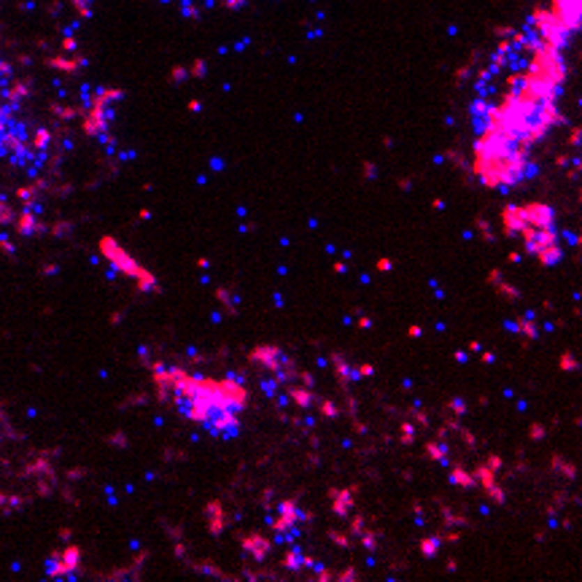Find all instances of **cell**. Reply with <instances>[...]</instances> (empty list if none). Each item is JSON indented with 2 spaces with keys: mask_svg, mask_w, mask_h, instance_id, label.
<instances>
[{
  "mask_svg": "<svg viewBox=\"0 0 582 582\" xmlns=\"http://www.w3.org/2000/svg\"><path fill=\"white\" fill-rule=\"evenodd\" d=\"M76 561H79V553L76 550H68V556H52L46 561V574L49 577H62V574H68V572L76 569Z\"/></svg>",
  "mask_w": 582,
  "mask_h": 582,
  "instance_id": "obj_2",
  "label": "cell"
},
{
  "mask_svg": "<svg viewBox=\"0 0 582 582\" xmlns=\"http://www.w3.org/2000/svg\"><path fill=\"white\" fill-rule=\"evenodd\" d=\"M164 399H173L183 418L202 426L216 440H235L240 434V413L245 410V391L232 381H210L167 369L157 375Z\"/></svg>",
  "mask_w": 582,
  "mask_h": 582,
  "instance_id": "obj_1",
  "label": "cell"
}]
</instances>
